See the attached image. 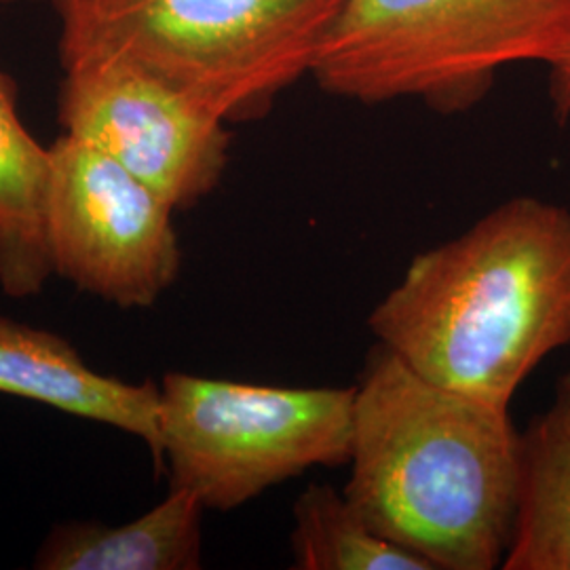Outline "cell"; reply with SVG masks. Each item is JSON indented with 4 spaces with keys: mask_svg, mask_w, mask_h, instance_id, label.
I'll return each mask as SVG.
<instances>
[{
    "mask_svg": "<svg viewBox=\"0 0 570 570\" xmlns=\"http://www.w3.org/2000/svg\"><path fill=\"white\" fill-rule=\"evenodd\" d=\"M346 499L433 570L503 567L520 490L508 407L442 387L385 346L355 385Z\"/></svg>",
    "mask_w": 570,
    "mask_h": 570,
    "instance_id": "cell-1",
    "label": "cell"
},
{
    "mask_svg": "<svg viewBox=\"0 0 570 570\" xmlns=\"http://www.w3.org/2000/svg\"><path fill=\"white\" fill-rule=\"evenodd\" d=\"M367 327L442 387L508 407L550 353L570 345V212L537 197L497 205L414 256Z\"/></svg>",
    "mask_w": 570,
    "mask_h": 570,
    "instance_id": "cell-2",
    "label": "cell"
},
{
    "mask_svg": "<svg viewBox=\"0 0 570 570\" xmlns=\"http://www.w3.org/2000/svg\"><path fill=\"white\" fill-rule=\"evenodd\" d=\"M343 0H60L63 63L112 56L223 121L256 119L311 75Z\"/></svg>",
    "mask_w": 570,
    "mask_h": 570,
    "instance_id": "cell-3",
    "label": "cell"
},
{
    "mask_svg": "<svg viewBox=\"0 0 570 570\" xmlns=\"http://www.w3.org/2000/svg\"><path fill=\"white\" fill-rule=\"evenodd\" d=\"M570 51V0H343L313 77L338 98L461 110L499 70Z\"/></svg>",
    "mask_w": 570,
    "mask_h": 570,
    "instance_id": "cell-4",
    "label": "cell"
},
{
    "mask_svg": "<svg viewBox=\"0 0 570 570\" xmlns=\"http://www.w3.org/2000/svg\"><path fill=\"white\" fill-rule=\"evenodd\" d=\"M355 387H277L186 372L159 385L169 489L233 511L313 468L348 465Z\"/></svg>",
    "mask_w": 570,
    "mask_h": 570,
    "instance_id": "cell-5",
    "label": "cell"
},
{
    "mask_svg": "<svg viewBox=\"0 0 570 570\" xmlns=\"http://www.w3.org/2000/svg\"><path fill=\"white\" fill-rule=\"evenodd\" d=\"M49 150L53 275L125 311L155 305L183 266L176 209L89 142L63 134Z\"/></svg>",
    "mask_w": 570,
    "mask_h": 570,
    "instance_id": "cell-6",
    "label": "cell"
},
{
    "mask_svg": "<svg viewBox=\"0 0 570 570\" xmlns=\"http://www.w3.org/2000/svg\"><path fill=\"white\" fill-rule=\"evenodd\" d=\"M60 119L174 209H190L225 174L226 121L134 61L100 56L66 63Z\"/></svg>",
    "mask_w": 570,
    "mask_h": 570,
    "instance_id": "cell-7",
    "label": "cell"
},
{
    "mask_svg": "<svg viewBox=\"0 0 570 570\" xmlns=\"http://www.w3.org/2000/svg\"><path fill=\"white\" fill-rule=\"evenodd\" d=\"M0 393L119 429L161 463L159 385L102 374L60 334L0 317Z\"/></svg>",
    "mask_w": 570,
    "mask_h": 570,
    "instance_id": "cell-8",
    "label": "cell"
},
{
    "mask_svg": "<svg viewBox=\"0 0 570 570\" xmlns=\"http://www.w3.org/2000/svg\"><path fill=\"white\" fill-rule=\"evenodd\" d=\"M204 503L188 490L169 494L140 518L108 527L68 522L35 556L39 570H197L204 567Z\"/></svg>",
    "mask_w": 570,
    "mask_h": 570,
    "instance_id": "cell-9",
    "label": "cell"
},
{
    "mask_svg": "<svg viewBox=\"0 0 570 570\" xmlns=\"http://www.w3.org/2000/svg\"><path fill=\"white\" fill-rule=\"evenodd\" d=\"M505 570H570V372L520 433V490Z\"/></svg>",
    "mask_w": 570,
    "mask_h": 570,
    "instance_id": "cell-10",
    "label": "cell"
},
{
    "mask_svg": "<svg viewBox=\"0 0 570 570\" xmlns=\"http://www.w3.org/2000/svg\"><path fill=\"white\" fill-rule=\"evenodd\" d=\"M51 150L23 127L16 87L0 70V289L41 294L53 277L47 242Z\"/></svg>",
    "mask_w": 570,
    "mask_h": 570,
    "instance_id": "cell-11",
    "label": "cell"
},
{
    "mask_svg": "<svg viewBox=\"0 0 570 570\" xmlns=\"http://www.w3.org/2000/svg\"><path fill=\"white\" fill-rule=\"evenodd\" d=\"M289 546L298 570H433L372 529L345 492L327 484H311L296 499Z\"/></svg>",
    "mask_w": 570,
    "mask_h": 570,
    "instance_id": "cell-12",
    "label": "cell"
},
{
    "mask_svg": "<svg viewBox=\"0 0 570 570\" xmlns=\"http://www.w3.org/2000/svg\"><path fill=\"white\" fill-rule=\"evenodd\" d=\"M550 98L558 121L570 117V51L550 66Z\"/></svg>",
    "mask_w": 570,
    "mask_h": 570,
    "instance_id": "cell-13",
    "label": "cell"
}]
</instances>
